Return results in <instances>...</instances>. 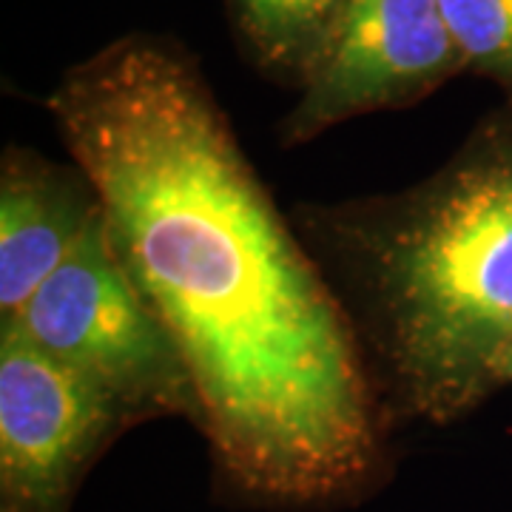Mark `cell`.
I'll return each instance as SVG.
<instances>
[{
	"label": "cell",
	"mask_w": 512,
	"mask_h": 512,
	"mask_svg": "<svg viewBox=\"0 0 512 512\" xmlns=\"http://www.w3.org/2000/svg\"><path fill=\"white\" fill-rule=\"evenodd\" d=\"M293 225L325 271L393 427L453 424L501 390L512 350V103L419 183L302 202Z\"/></svg>",
	"instance_id": "cell-2"
},
{
	"label": "cell",
	"mask_w": 512,
	"mask_h": 512,
	"mask_svg": "<svg viewBox=\"0 0 512 512\" xmlns=\"http://www.w3.org/2000/svg\"><path fill=\"white\" fill-rule=\"evenodd\" d=\"M46 109L183 353L222 498L336 510L379 493L393 421L356 330L188 49L117 37Z\"/></svg>",
	"instance_id": "cell-1"
},
{
	"label": "cell",
	"mask_w": 512,
	"mask_h": 512,
	"mask_svg": "<svg viewBox=\"0 0 512 512\" xmlns=\"http://www.w3.org/2000/svg\"><path fill=\"white\" fill-rule=\"evenodd\" d=\"M0 512H15V510H6V507H0Z\"/></svg>",
	"instance_id": "cell-10"
},
{
	"label": "cell",
	"mask_w": 512,
	"mask_h": 512,
	"mask_svg": "<svg viewBox=\"0 0 512 512\" xmlns=\"http://www.w3.org/2000/svg\"><path fill=\"white\" fill-rule=\"evenodd\" d=\"M464 72L495 83L512 103V0H441Z\"/></svg>",
	"instance_id": "cell-8"
},
{
	"label": "cell",
	"mask_w": 512,
	"mask_h": 512,
	"mask_svg": "<svg viewBox=\"0 0 512 512\" xmlns=\"http://www.w3.org/2000/svg\"><path fill=\"white\" fill-rule=\"evenodd\" d=\"M131 427L106 390L0 325V507L69 512L83 478Z\"/></svg>",
	"instance_id": "cell-5"
},
{
	"label": "cell",
	"mask_w": 512,
	"mask_h": 512,
	"mask_svg": "<svg viewBox=\"0 0 512 512\" xmlns=\"http://www.w3.org/2000/svg\"><path fill=\"white\" fill-rule=\"evenodd\" d=\"M498 382L501 387H510L512 384V350L504 356V362H501V370H498Z\"/></svg>",
	"instance_id": "cell-9"
},
{
	"label": "cell",
	"mask_w": 512,
	"mask_h": 512,
	"mask_svg": "<svg viewBox=\"0 0 512 512\" xmlns=\"http://www.w3.org/2000/svg\"><path fill=\"white\" fill-rule=\"evenodd\" d=\"M348 0H225L239 46L259 72L299 89Z\"/></svg>",
	"instance_id": "cell-7"
},
{
	"label": "cell",
	"mask_w": 512,
	"mask_h": 512,
	"mask_svg": "<svg viewBox=\"0 0 512 512\" xmlns=\"http://www.w3.org/2000/svg\"><path fill=\"white\" fill-rule=\"evenodd\" d=\"M464 74L441 0H348L279 126L282 146L416 106Z\"/></svg>",
	"instance_id": "cell-4"
},
{
	"label": "cell",
	"mask_w": 512,
	"mask_h": 512,
	"mask_svg": "<svg viewBox=\"0 0 512 512\" xmlns=\"http://www.w3.org/2000/svg\"><path fill=\"white\" fill-rule=\"evenodd\" d=\"M103 205L77 163L9 146L0 160V322H9L74 254Z\"/></svg>",
	"instance_id": "cell-6"
},
{
	"label": "cell",
	"mask_w": 512,
	"mask_h": 512,
	"mask_svg": "<svg viewBox=\"0 0 512 512\" xmlns=\"http://www.w3.org/2000/svg\"><path fill=\"white\" fill-rule=\"evenodd\" d=\"M0 325L106 390L134 424L168 416L200 424L183 353L128 274L103 214L18 316Z\"/></svg>",
	"instance_id": "cell-3"
}]
</instances>
